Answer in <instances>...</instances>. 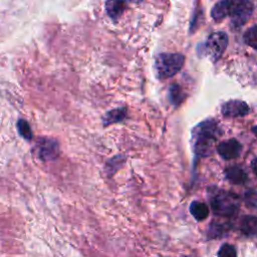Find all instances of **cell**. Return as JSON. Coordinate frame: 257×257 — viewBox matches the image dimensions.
Returning <instances> with one entry per match:
<instances>
[{"instance_id":"6da1fadb","label":"cell","mask_w":257,"mask_h":257,"mask_svg":"<svg viewBox=\"0 0 257 257\" xmlns=\"http://www.w3.org/2000/svg\"><path fill=\"white\" fill-rule=\"evenodd\" d=\"M220 134L219 125L213 119H207L199 123L193 131L195 154L199 157L210 155Z\"/></svg>"},{"instance_id":"7a4b0ae2","label":"cell","mask_w":257,"mask_h":257,"mask_svg":"<svg viewBox=\"0 0 257 257\" xmlns=\"http://www.w3.org/2000/svg\"><path fill=\"white\" fill-rule=\"evenodd\" d=\"M240 200L231 192L217 190L211 197V208L215 215L221 217H233L239 210Z\"/></svg>"},{"instance_id":"3957f363","label":"cell","mask_w":257,"mask_h":257,"mask_svg":"<svg viewBox=\"0 0 257 257\" xmlns=\"http://www.w3.org/2000/svg\"><path fill=\"white\" fill-rule=\"evenodd\" d=\"M185 56L181 53H161L156 57L155 68L159 79H166L177 74L183 67Z\"/></svg>"},{"instance_id":"277c9868","label":"cell","mask_w":257,"mask_h":257,"mask_svg":"<svg viewBox=\"0 0 257 257\" xmlns=\"http://www.w3.org/2000/svg\"><path fill=\"white\" fill-rule=\"evenodd\" d=\"M253 10H254V5L250 1H246V0L232 1L231 11L229 16L231 18V23L233 27L239 28L243 26L250 18Z\"/></svg>"},{"instance_id":"5b68a950","label":"cell","mask_w":257,"mask_h":257,"mask_svg":"<svg viewBox=\"0 0 257 257\" xmlns=\"http://www.w3.org/2000/svg\"><path fill=\"white\" fill-rule=\"evenodd\" d=\"M227 45H228V35L223 31H218V32H213L212 34L209 35L205 44V48L209 56L213 60H217L223 54Z\"/></svg>"},{"instance_id":"8992f818","label":"cell","mask_w":257,"mask_h":257,"mask_svg":"<svg viewBox=\"0 0 257 257\" xmlns=\"http://www.w3.org/2000/svg\"><path fill=\"white\" fill-rule=\"evenodd\" d=\"M35 154L42 161H52L59 155V145L51 138H40L35 145Z\"/></svg>"},{"instance_id":"52a82bcc","label":"cell","mask_w":257,"mask_h":257,"mask_svg":"<svg viewBox=\"0 0 257 257\" xmlns=\"http://www.w3.org/2000/svg\"><path fill=\"white\" fill-rule=\"evenodd\" d=\"M242 145L236 139H229L217 146V152L224 160H233L240 156Z\"/></svg>"},{"instance_id":"ba28073f","label":"cell","mask_w":257,"mask_h":257,"mask_svg":"<svg viewBox=\"0 0 257 257\" xmlns=\"http://www.w3.org/2000/svg\"><path fill=\"white\" fill-rule=\"evenodd\" d=\"M222 114L226 117H239L248 114L249 106L246 102L239 99H232L223 103Z\"/></svg>"},{"instance_id":"9c48e42d","label":"cell","mask_w":257,"mask_h":257,"mask_svg":"<svg viewBox=\"0 0 257 257\" xmlns=\"http://www.w3.org/2000/svg\"><path fill=\"white\" fill-rule=\"evenodd\" d=\"M224 173H225L226 179L235 185H242L246 183L248 180V176L246 172L240 166H237V165L229 166L225 168Z\"/></svg>"},{"instance_id":"30bf717a","label":"cell","mask_w":257,"mask_h":257,"mask_svg":"<svg viewBox=\"0 0 257 257\" xmlns=\"http://www.w3.org/2000/svg\"><path fill=\"white\" fill-rule=\"evenodd\" d=\"M231 5H232V1H228V0L217 2L211 10L212 18L215 21H220L225 17L229 16L231 11Z\"/></svg>"},{"instance_id":"8fae6325","label":"cell","mask_w":257,"mask_h":257,"mask_svg":"<svg viewBox=\"0 0 257 257\" xmlns=\"http://www.w3.org/2000/svg\"><path fill=\"white\" fill-rule=\"evenodd\" d=\"M240 230L246 236L257 235V218L254 216H245L241 220Z\"/></svg>"},{"instance_id":"7c38bea8","label":"cell","mask_w":257,"mask_h":257,"mask_svg":"<svg viewBox=\"0 0 257 257\" xmlns=\"http://www.w3.org/2000/svg\"><path fill=\"white\" fill-rule=\"evenodd\" d=\"M190 212L197 221H203L209 215V208L205 203L194 201L190 205Z\"/></svg>"},{"instance_id":"4fadbf2b","label":"cell","mask_w":257,"mask_h":257,"mask_svg":"<svg viewBox=\"0 0 257 257\" xmlns=\"http://www.w3.org/2000/svg\"><path fill=\"white\" fill-rule=\"evenodd\" d=\"M125 108L124 107H119V108H115L112 110H109L105 113V115L103 116V125H109L113 122H118L120 120H122L125 116Z\"/></svg>"},{"instance_id":"5bb4252c","label":"cell","mask_w":257,"mask_h":257,"mask_svg":"<svg viewBox=\"0 0 257 257\" xmlns=\"http://www.w3.org/2000/svg\"><path fill=\"white\" fill-rule=\"evenodd\" d=\"M169 97L172 104L179 105L185 99V92L179 84L173 83L169 89Z\"/></svg>"},{"instance_id":"9a60e30c","label":"cell","mask_w":257,"mask_h":257,"mask_svg":"<svg viewBox=\"0 0 257 257\" xmlns=\"http://www.w3.org/2000/svg\"><path fill=\"white\" fill-rule=\"evenodd\" d=\"M105 6H106L107 14L112 19L115 20L116 18H118L122 14L125 4H124V2H120V1H117V2L112 1V2H106Z\"/></svg>"},{"instance_id":"2e32d148","label":"cell","mask_w":257,"mask_h":257,"mask_svg":"<svg viewBox=\"0 0 257 257\" xmlns=\"http://www.w3.org/2000/svg\"><path fill=\"white\" fill-rule=\"evenodd\" d=\"M243 39L247 45L257 50V25L248 28L243 35Z\"/></svg>"},{"instance_id":"e0dca14e","label":"cell","mask_w":257,"mask_h":257,"mask_svg":"<svg viewBox=\"0 0 257 257\" xmlns=\"http://www.w3.org/2000/svg\"><path fill=\"white\" fill-rule=\"evenodd\" d=\"M17 127L19 134L25 139V140H31L32 139V131L28 124V122L24 119H19L17 122Z\"/></svg>"},{"instance_id":"ac0fdd59","label":"cell","mask_w":257,"mask_h":257,"mask_svg":"<svg viewBox=\"0 0 257 257\" xmlns=\"http://www.w3.org/2000/svg\"><path fill=\"white\" fill-rule=\"evenodd\" d=\"M217 255L218 257H237V252L233 245L225 243L220 247Z\"/></svg>"},{"instance_id":"d6986e66","label":"cell","mask_w":257,"mask_h":257,"mask_svg":"<svg viewBox=\"0 0 257 257\" xmlns=\"http://www.w3.org/2000/svg\"><path fill=\"white\" fill-rule=\"evenodd\" d=\"M244 201L248 207L257 208V191L254 189L246 190L244 195Z\"/></svg>"},{"instance_id":"ffe728a7","label":"cell","mask_w":257,"mask_h":257,"mask_svg":"<svg viewBox=\"0 0 257 257\" xmlns=\"http://www.w3.org/2000/svg\"><path fill=\"white\" fill-rule=\"evenodd\" d=\"M251 168H252V171L253 173L255 174V176L257 177V158H255L252 163H251Z\"/></svg>"},{"instance_id":"44dd1931","label":"cell","mask_w":257,"mask_h":257,"mask_svg":"<svg viewBox=\"0 0 257 257\" xmlns=\"http://www.w3.org/2000/svg\"><path fill=\"white\" fill-rule=\"evenodd\" d=\"M252 133L257 137V124H256V125H254V126L252 127Z\"/></svg>"}]
</instances>
